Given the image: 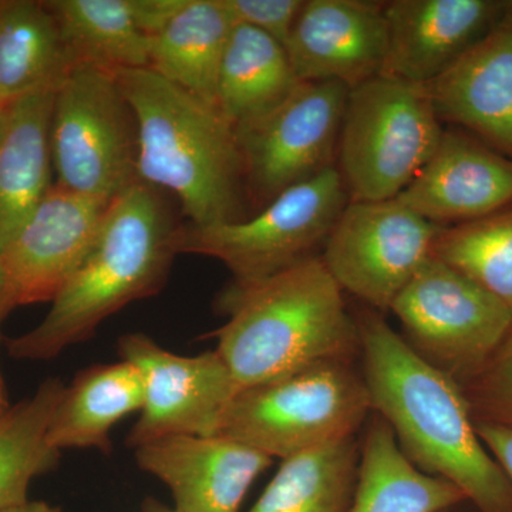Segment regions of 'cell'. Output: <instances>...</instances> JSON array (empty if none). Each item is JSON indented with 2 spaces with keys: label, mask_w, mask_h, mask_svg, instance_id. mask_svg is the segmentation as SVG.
I'll list each match as a JSON object with an SVG mask.
<instances>
[{
  "label": "cell",
  "mask_w": 512,
  "mask_h": 512,
  "mask_svg": "<svg viewBox=\"0 0 512 512\" xmlns=\"http://www.w3.org/2000/svg\"><path fill=\"white\" fill-rule=\"evenodd\" d=\"M187 0H131L138 28L148 37L160 35Z\"/></svg>",
  "instance_id": "obj_31"
},
{
  "label": "cell",
  "mask_w": 512,
  "mask_h": 512,
  "mask_svg": "<svg viewBox=\"0 0 512 512\" xmlns=\"http://www.w3.org/2000/svg\"><path fill=\"white\" fill-rule=\"evenodd\" d=\"M220 306L228 320L217 352L239 392L319 363L360 355L359 329L343 291L320 256L278 274L231 286Z\"/></svg>",
  "instance_id": "obj_2"
},
{
  "label": "cell",
  "mask_w": 512,
  "mask_h": 512,
  "mask_svg": "<svg viewBox=\"0 0 512 512\" xmlns=\"http://www.w3.org/2000/svg\"><path fill=\"white\" fill-rule=\"evenodd\" d=\"M10 312L9 298H8V285H6V276L3 272L2 264H0V328H2L3 319ZM0 386L5 387V380H3L2 367H0Z\"/></svg>",
  "instance_id": "obj_33"
},
{
  "label": "cell",
  "mask_w": 512,
  "mask_h": 512,
  "mask_svg": "<svg viewBox=\"0 0 512 512\" xmlns=\"http://www.w3.org/2000/svg\"><path fill=\"white\" fill-rule=\"evenodd\" d=\"M349 202L338 167L293 185L254 217L212 227L184 225L178 252L222 262L234 284L248 285L311 258Z\"/></svg>",
  "instance_id": "obj_8"
},
{
  "label": "cell",
  "mask_w": 512,
  "mask_h": 512,
  "mask_svg": "<svg viewBox=\"0 0 512 512\" xmlns=\"http://www.w3.org/2000/svg\"><path fill=\"white\" fill-rule=\"evenodd\" d=\"M50 151L64 190L111 202L137 183V120L116 73L74 64L56 90Z\"/></svg>",
  "instance_id": "obj_7"
},
{
  "label": "cell",
  "mask_w": 512,
  "mask_h": 512,
  "mask_svg": "<svg viewBox=\"0 0 512 512\" xmlns=\"http://www.w3.org/2000/svg\"><path fill=\"white\" fill-rule=\"evenodd\" d=\"M55 94H28L6 109L0 134V252L53 187L50 124Z\"/></svg>",
  "instance_id": "obj_19"
},
{
  "label": "cell",
  "mask_w": 512,
  "mask_h": 512,
  "mask_svg": "<svg viewBox=\"0 0 512 512\" xmlns=\"http://www.w3.org/2000/svg\"><path fill=\"white\" fill-rule=\"evenodd\" d=\"M121 360L131 363L144 384L140 419L128 434V446L173 436H217L237 383L217 350L180 356L144 333L119 340Z\"/></svg>",
  "instance_id": "obj_12"
},
{
  "label": "cell",
  "mask_w": 512,
  "mask_h": 512,
  "mask_svg": "<svg viewBox=\"0 0 512 512\" xmlns=\"http://www.w3.org/2000/svg\"><path fill=\"white\" fill-rule=\"evenodd\" d=\"M390 311L410 348L466 386L481 372L512 326V313L490 293L430 256Z\"/></svg>",
  "instance_id": "obj_9"
},
{
  "label": "cell",
  "mask_w": 512,
  "mask_h": 512,
  "mask_svg": "<svg viewBox=\"0 0 512 512\" xmlns=\"http://www.w3.org/2000/svg\"><path fill=\"white\" fill-rule=\"evenodd\" d=\"M466 501L456 485L414 467L400 450L389 424L375 413L360 444L350 512H440Z\"/></svg>",
  "instance_id": "obj_20"
},
{
  "label": "cell",
  "mask_w": 512,
  "mask_h": 512,
  "mask_svg": "<svg viewBox=\"0 0 512 512\" xmlns=\"http://www.w3.org/2000/svg\"><path fill=\"white\" fill-rule=\"evenodd\" d=\"M237 25L259 30L285 47L305 0H222Z\"/></svg>",
  "instance_id": "obj_30"
},
{
  "label": "cell",
  "mask_w": 512,
  "mask_h": 512,
  "mask_svg": "<svg viewBox=\"0 0 512 512\" xmlns=\"http://www.w3.org/2000/svg\"><path fill=\"white\" fill-rule=\"evenodd\" d=\"M359 460L356 436L285 458L248 512H350Z\"/></svg>",
  "instance_id": "obj_25"
},
{
  "label": "cell",
  "mask_w": 512,
  "mask_h": 512,
  "mask_svg": "<svg viewBox=\"0 0 512 512\" xmlns=\"http://www.w3.org/2000/svg\"><path fill=\"white\" fill-rule=\"evenodd\" d=\"M476 423V421H474ZM478 437L503 468L512 485V429L490 423H476Z\"/></svg>",
  "instance_id": "obj_32"
},
{
  "label": "cell",
  "mask_w": 512,
  "mask_h": 512,
  "mask_svg": "<svg viewBox=\"0 0 512 512\" xmlns=\"http://www.w3.org/2000/svg\"><path fill=\"white\" fill-rule=\"evenodd\" d=\"M443 133L426 86L380 74L350 89L338 144L349 201L399 197Z\"/></svg>",
  "instance_id": "obj_6"
},
{
  "label": "cell",
  "mask_w": 512,
  "mask_h": 512,
  "mask_svg": "<svg viewBox=\"0 0 512 512\" xmlns=\"http://www.w3.org/2000/svg\"><path fill=\"white\" fill-rule=\"evenodd\" d=\"M6 106V104L2 103V100H0V107Z\"/></svg>",
  "instance_id": "obj_38"
},
{
  "label": "cell",
  "mask_w": 512,
  "mask_h": 512,
  "mask_svg": "<svg viewBox=\"0 0 512 512\" xmlns=\"http://www.w3.org/2000/svg\"><path fill=\"white\" fill-rule=\"evenodd\" d=\"M235 26L222 0H187L153 37L150 69L217 109L221 64Z\"/></svg>",
  "instance_id": "obj_21"
},
{
  "label": "cell",
  "mask_w": 512,
  "mask_h": 512,
  "mask_svg": "<svg viewBox=\"0 0 512 512\" xmlns=\"http://www.w3.org/2000/svg\"><path fill=\"white\" fill-rule=\"evenodd\" d=\"M372 412L414 467L443 478L478 512H512V485L478 437L463 390L421 359L382 315L355 316Z\"/></svg>",
  "instance_id": "obj_1"
},
{
  "label": "cell",
  "mask_w": 512,
  "mask_h": 512,
  "mask_svg": "<svg viewBox=\"0 0 512 512\" xmlns=\"http://www.w3.org/2000/svg\"><path fill=\"white\" fill-rule=\"evenodd\" d=\"M8 400H6V390L5 387L0 386V414L5 412L8 409Z\"/></svg>",
  "instance_id": "obj_35"
},
{
  "label": "cell",
  "mask_w": 512,
  "mask_h": 512,
  "mask_svg": "<svg viewBox=\"0 0 512 512\" xmlns=\"http://www.w3.org/2000/svg\"><path fill=\"white\" fill-rule=\"evenodd\" d=\"M0 5H2V0H0Z\"/></svg>",
  "instance_id": "obj_39"
},
{
  "label": "cell",
  "mask_w": 512,
  "mask_h": 512,
  "mask_svg": "<svg viewBox=\"0 0 512 512\" xmlns=\"http://www.w3.org/2000/svg\"><path fill=\"white\" fill-rule=\"evenodd\" d=\"M440 228L397 198L349 201L320 258L343 292L373 311H390L430 258Z\"/></svg>",
  "instance_id": "obj_10"
},
{
  "label": "cell",
  "mask_w": 512,
  "mask_h": 512,
  "mask_svg": "<svg viewBox=\"0 0 512 512\" xmlns=\"http://www.w3.org/2000/svg\"><path fill=\"white\" fill-rule=\"evenodd\" d=\"M73 63L110 72L150 67L153 39L138 28L131 0H49Z\"/></svg>",
  "instance_id": "obj_26"
},
{
  "label": "cell",
  "mask_w": 512,
  "mask_h": 512,
  "mask_svg": "<svg viewBox=\"0 0 512 512\" xmlns=\"http://www.w3.org/2000/svg\"><path fill=\"white\" fill-rule=\"evenodd\" d=\"M431 256L456 269L512 313V205L440 228Z\"/></svg>",
  "instance_id": "obj_28"
},
{
  "label": "cell",
  "mask_w": 512,
  "mask_h": 512,
  "mask_svg": "<svg viewBox=\"0 0 512 512\" xmlns=\"http://www.w3.org/2000/svg\"><path fill=\"white\" fill-rule=\"evenodd\" d=\"M143 404V379L131 363L94 366L64 389L47 441L57 451L97 448L109 453L111 429L128 414L141 412Z\"/></svg>",
  "instance_id": "obj_22"
},
{
  "label": "cell",
  "mask_w": 512,
  "mask_h": 512,
  "mask_svg": "<svg viewBox=\"0 0 512 512\" xmlns=\"http://www.w3.org/2000/svg\"><path fill=\"white\" fill-rule=\"evenodd\" d=\"M6 109H8V104H6V106L0 107V134H2L3 126H5Z\"/></svg>",
  "instance_id": "obj_36"
},
{
  "label": "cell",
  "mask_w": 512,
  "mask_h": 512,
  "mask_svg": "<svg viewBox=\"0 0 512 512\" xmlns=\"http://www.w3.org/2000/svg\"><path fill=\"white\" fill-rule=\"evenodd\" d=\"M116 76L137 120L138 181L173 192L192 227L245 220L241 151L220 111L150 67Z\"/></svg>",
  "instance_id": "obj_4"
},
{
  "label": "cell",
  "mask_w": 512,
  "mask_h": 512,
  "mask_svg": "<svg viewBox=\"0 0 512 512\" xmlns=\"http://www.w3.org/2000/svg\"><path fill=\"white\" fill-rule=\"evenodd\" d=\"M110 202L53 185L0 252L10 311L52 302L82 265Z\"/></svg>",
  "instance_id": "obj_13"
},
{
  "label": "cell",
  "mask_w": 512,
  "mask_h": 512,
  "mask_svg": "<svg viewBox=\"0 0 512 512\" xmlns=\"http://www.w3.org/2000/svg\"><path fill=\"white\" fill-rule=\"evenodd\" d=\"M0 512H62L56 505L46 503V501H26V503L15 505V507L6 508Z\"/></svg>",
  "instance_id": "obj_34"
},
{
  "label": "cell",
  "mask_w": 512,
  "mask_h": 512,
  "mask_svg": "<svg viewBox=\"0 0 512 512\" xmlns=\"http://www.w3.org/2000/svg\"><path fill=\"white\" fill-rule=\"evenodd\" d=\"M285 50L299 82H335L353 89L383 72L384 5L366 0H305Z\"/></svg>",
  "instance_id": "obj_15"
},
{
  "label": "cell",
  "mask_w": 512,
  "mask_h": 512,
  "mask_svg": "<svg viewBox=\"0 0 512 512\" xmlns=\"http://www.w3.org/2000/svg\"><path fill=\"white\" fill-rule=\"evenodd\" d=\"M441 121L512 160V6L504 19L426 86Z\"/></svg>",
  "instance_id": "obj_18"
},
{
  "label": "cell",
  "mask_w": 512,
  "mask_h": 512,
  "mask_svg": "<svg viewBox=\"0 0 512 512\" xmlns=\"http://www.w3.org/2000/svg\"><path fill=\"white\" fill-rule=\"evenodd\" d=\"M349 87L301 83L284 104L235 130L245 192L264 208L279 194L332 167Z\"/></svg>",
  "instance_id": "obj_11"
},
{
  "label": "cell",
  "mask_w": 512,
  "mask_h": 512,
  "mask_svg": "<svg viewBox=\"0 0 512 512\" xmlns=\"http://www.w3.org/2000/svg\"><path fill=\"white\" fill-rule=\"evenodd\" d=\"M163 191L137 181L107 208L92 249L52 301L45 319L8 342L18 360H49L93 335L128 303L160 292L178 252Z\"/></svg>",
  "instance_id": "obj_3"
},
{
  "label": "cell",
  "mask_w": 512,
  "mask_h": 512,
  "mask_svg": "<svg viewBox=\"0 0 512 512\" xmlns=\"http://www.w3.org/2000/svg\"><path fill=\"white\" fill-rule=\"evenodd\" d=\"M74 66L55 16L45 2L2 0L0 100L57 90Z\"/></svg>",
  "instance_id": "obj_24"
},
{
  "label": "cell",
  "mask_w": 512,
  "mask_h": 512,
  "mask_svg": "<svg viewBox=\"0 0 512 512\" xmlns=\"http://www.w3.org/2000/svg\"><path fill=\"white\" fill-rule=\"evenodd\" d=\"M458 507H460V505H458ZM458 507L448 508V510H444V511H440V512H457Z\"/></svg>",
  "instance_id": "obj_37"
},
{
  "label": "cell",
  "mask_w": 512,
  "mask_h": 512,
  "mask_svg": "<svg viewBox=\"0 0 512 512\" xmlns=\"http://www.w3.org/2000/svg\"><path fill=\"white\" fill-rule=\"evenodd\" d=\"M66 386L47 379L35 393L0 414V511L29 501L30 484L49 473L60 451L47 441Z\"/></svg>",
  "instance_id": "obj_27"
},
{
  "label": "cell",
  "mask_w": 512,
  "mask_h": 512,
  "mask_svg": "<svg viewBox=\"0 0 512 512\" xmlns=\"http://www.w3.org/2000/svg\"><path fill=\"white\" fill-rule=\"evenodd\" d=\"M461 390L476 423L512 429V326L481 372Z\"/></svg>",
  "instance_id": "obj_29"
},
{
  "label": "cell",
  "mask_w": 512,
  "mask_h": 512,
  "mask_svg": "<svg viewBox=\"0 0 512 512\" xmlns=\"http://www.w3.org/2000/svg\"><path fill=\"white\" fill-rule=\"evenodd\" d=\"M397 200L441 228L480 220L511 207L512 160L470 134L444 131Z\"/></svg>",
  "instance_id": "obj_16"
},
{
  "label": "cell",
  "mask_w": 512,
  "mask_h": 512,
  "mask_svg": "<svg viewBox=\"0 0 512 512\" xmlns=\"http://www.w3.org/2000/svg\"><path fill=\"white\" fill-rule=\"evenodd\" d=\"M175 512V511H174Z\"/></svg>",
  "instance_id": "obj_40"
},
{
  "label": "cell",
  "mask_w": 512,
  "mask_h": 512,
  "mask_svg": "<svg viewBox=\"0 0 512 512\" xmlns=\"http://www.w3.org/2000/svg\"><path fill=\"white\" fill-rule=\"evenodd\" d=\"M141 470L170 490L175 512H239L272 458L224 436H173L134 448Z\"/></svg>",
  "instance_id": "obj_17"
},
{
  "label": "cell",
  "mask_w": 512,
  "mask_h": 512,
  "mask_svg": "<svg viewBox=\"0 0 512 512\" xmlns=\"http://www.w3.org/2000/svg\"><path fill=\"white\" fill-rule=\"evenodd\" d=\"M301 83L281 43L237 25L221 64L217 110L238 130L278 109Z\"/></svg>",
  "instance_id": "obj_23"
},
{
  "label": "cell",
  "mask_w": 512,
  "mask_h": 512,
  "mask_svg": "<svg viewBox=\"0 0 512 512\" xmlns=\"http://www.w3.org/2000/svg\"><path fill=\"white\" fill-rule=\"evenodd\" d=\"M370 413L362 372L336 360L241 390L217 436L285 460L355 437Z\"/></svg>",
  "instance_id": "obj_5"
},
{
  "label": "cell",
  "mask_w": 512,
  "mask_h": 512,
  "mask_svg": "<svg viewBox=\"0 0 512 512\" xmlns=\"http://www.w3.org/2000/svg\"><path fill=\"white\" fill-rule=\"evenodd\" d=\"M505 0H394L384 3L383 76L427 86L504 19Z\"/></svg>",
  "instance_id": "obj_14"
}]
</instances>
